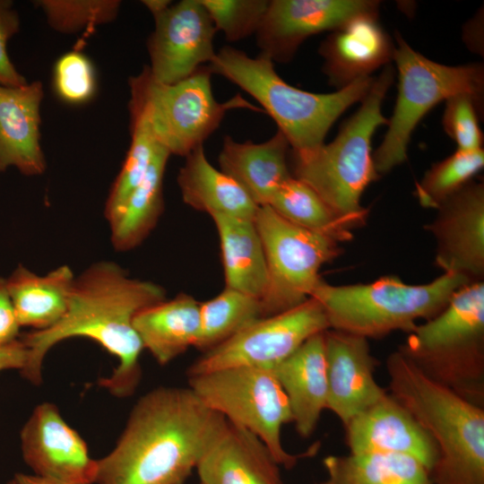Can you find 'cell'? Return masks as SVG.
Masks as SVG:
<instances>
[{
  "instance_id": "cell-30",
  "label": "cell",
  "mask_w": 484,
  "mask_h": 484,
  "mask_svg": "<svg viewBox=\"0 0 484 484\" xmlns=\"http://www.w3.org/2000/svg\"><path fill=\"white\" fill-rule=\"evenodd\" d=\"M270 206L286 220L338 243L352 238L350 230L320 196L303 181L290 177L271 198Z\"/></svg>"
},
{
  "instance_id": "cell-2",
  "label": "cell",
  "mask_w": 484,
  "mask_h": 484,
  "mask_svg": "<svg viewBox=\"0 0 484 484\" xmlns=\"http://www.w3.org/2000/svg\"><path fill=\"white\" fill-rule=\"evenodd\" d=\"M225 418L189 387L160 386L133 407L98 484H183Z\"/></svg>"
},
{
  "instance_id": "cell-14",
  "label": "cell",
  "mask_w": 484,
  "mask_h": 484,
  "mask_svg": "<svg viewBox=\"0 0 484 484\" xmlns=\"http://www.w3.org/2000/svg\"><path fill=\"white\" fill-rule=\"evenodd\" d=\"M379 5L375 0H269L256 44L273 63H288L309 37L331 32L358 15L379 13Z\"/></svg>"
},
{
  "instance_id": "cell-37",
  "label": "cell",
  "mask_w": 484,
  "mask_h": 484,
  "mask_svg": "<svg viewBox=\"0 0 484 484\" xmlns=\"http://www.w3.org/2000/svg\"><path fill=\"white\" fill-rule=\"evenodd\" d=\"M54 87L61 99L70 104L89 101L96 91V77L89 58L78 51L63 55L54 67Z\"/></svg>"
},
{
  "instance_id": "cell-43",
  "label": "cell",
  "mask_w": 484,
  "mask_h": 484,
  "mask_svg": "<svg viewBox=\"0 0 484 484\" xmlns=\"http://www.w3.org/2000/svg\"><path fill=\"white\" fill-rule=\"evenodd\" d=\"M13 2L8 0H0V10L7 7H12Z\"/></svg>"
},
{
  "instance_id": "cell-7",
  "label": "cell",
  "mask_w": 484,
  "mask_h": 484,
  "mask_svg": "<svg viewBox=\"0 0 484 484\" xmlns=\"http://www.w3.org/2000/svg\"><path fill=\"white\" fill-rule=\"evenodd\" d=\"M398 350L427 376L484 408V281L458 290Z\"/></svg>"
},
{
  "instance_id": "cell-10",
  "label": "cell",
  "mask_w": 484,
  "mask_h": 484,
  "mask_svg": "<svg viewBox=\"0 0 484 484\" xmlns=\"http://www.w3.org/2000/svg\"><path fill=\"white\" fill-rule=\"evenodd\" d=\"M188 386L210 409L257 436L281 466L290 469L302 454L282 445L281 428L292 422L287 396L272 369L238 367L188 376Z\"/></svg>"
},
{
  "instance_id": "cell-18",
  "label": "cell",
  "mask_w": 484,
  "mask_h": 484,
  "mask_svg": "<svg viewBox=\"0 0 484 484\" xmlns=\"http://www.w3.org/2000/svg\"><path fill=\"white\" fill-rule=\"evenodd\" d=\"M344 428L350 454H406L420 462L429 473L437 461L432 438L391 393H386Z\"/></svg>"
},
{
  "instance_id": "cell-22",
  "label": "cell",
  "mask_w": 484,
  "mask_h": 484,
  "mask_svg": "<svg viewBox=\"0 0 484 484\" xmlns=\"http://www.w3.org/2000/svg\"><path fill=\"white\" fill-rule=\"evenodd\" d=\"M272 370L287 396L297 432L310 436L327 406L324 332L308 338Z\"/></svg>"
},
{
  "instance_id": "cell-39",
  "label": "cell",
  "mask_w": 484,
  "mask_h": 484,
  "mask_svg": "<svg viewBox=\"0 0 484 484\" xmlns=\"http://www.w3.org/2000/svg\"><path fill=\"white\" fill-rule=\"evenodd\" d=\"M21 325L6 287V278L0 276V348L20 337Z\"/></svg>"
},
{
  "instance_id": "cell-21",
  "label": "cell",
  "mask_w": 484,
  "mask_h": 484,
  "mask_svg": "<svg viewBox=\"0 0 484 484\" xmlns=\"http://www.w3.org/2000/svg\"><path fill=\"white\" fill-rule=\"evenodd\" d=\"M42 99L39 81L21 87L0 85V173L10 167L27 177L46 170L39 131Z\"/></svg>"
},
{
  "instance_id": "cell-31",
  "label": "cell",
  "mask_w": 484,
  "mask_h": 484,
  "mask_svg": "<svg viewBox=\"0 0 484 484\" xmlns=\"http://www.w3.org/2000/svg\"><path fill=\"white\" fill-rule=\"evenodd\" d=\"M262 317L260 299L225 288L216 297L200 303L201 330L195 348L207 351Z\"/></svg>"
},
{
  "instance_id": "cell-5",
  "label": "cell",
  "mask_w": 484,
  "mask_h": 484,
  "mask_svg": "<svg viewBox=\"0 0 484 484\" xmlns=\"http://www.w3.org/2000/svg\"><path fill=\"white\" fill-rule=\"evenodd\" d=\"M207 67L212 74L226 78L258 101L294 153L310 152L323 145L337 118L363 99L374 81L370 76L331 93L309 92L282 80L267 56L252 57L229 46L220 49Z\"/></svg>"
},
{
  "instance_id": "cell-9",
  "label": "cell",
  "mask_w": 484,
  "mask_h": 484,
  "mask_svg": "<svg viewBox=\"0 0 484 484\" xmlns=\"http://www.w3.org/2000/svg\"><path fill=\"white\" fill-rule=\"evenodd\" d=\"M395 39L393 60L398 71V95L386 134L372 154L379 177L406 160L413 130L435 106L460 93L480 101L484 97L482 64H439L414 50L398 32Z\"/></svg>"
},
{
  "instance_id": "cell-38",
  "label": "cell",
  "mask_w": 484,
  "mask_h": 484,
  "mask_svg": "<svg viewBox=\"0 0 484 484\" xmlns=\"http://www.w3.org/2000/svg\"><path fill=\"white\" fill-rule=\"evenodd\" d=\"M20 18L12 7L0 10V85L6 87H21L28 83L26 78L20 73L8 56L6 45L8 40L18 33Z\"/></svg>"
},
{
  "instance_id": "cell-28",
  "label": "cell",
  "mask_w": 484,
  "mask_h": 484,
  "mask_svg": "<svg viewBox=\"0 0 484 484\" xmlns=\"http://www.w3.org/2000/svg\"><path fill=\"white\" fill-rule=\"evenodd\" d=\"M170 153L157 143L149 169L126 201L118 218L109 225L115 250L140 246L156 227L164 209L163 179Z\"/></svg>"
},
{
  "instance_id": "cell-23",
  "label": "cell",
  "mask_w": 484,
  "mask_h": 484,
  "mask_svg": "<svg viewBox=\"0 0 484 484\" xmlns=\"http://www.w3.org/2000/svg\"><path fill=\"white\" fill-rule=\"evenodd\" d=\"M290 147L279 130L260 143H238L226 135L218 159L220 169L235 180L258 206H264L292 177L288 164Z\"/></svg>"
},
{
  "instance_id": "cell-20",
  "label": "cell",
  "mask_w": 484,
  "mask_h": 484,
  "mask_svg": "<svg viewBox=\"0 0 484 484\" xmlns=\"http://www.w3.org/2000/svg\"><path fill=\"white\" fill-rule=\"evenodd\" d=\"M379 13L358 15L331 31L319 47L323 72L341 90L389 65L394 43L378 22Z\"/></svg>"
},
{
  "instance_id": "cell-15",
  "label": "cell",
  "mask_w": 484,
  "mask_h": 484,
  "mask_svg": "<svg viewBox=\"0 0 484 484\" xmlns=\"http://www.w3.org/2000/svg\"><path fill=\"white\" fill-rule=\"evenodd\" d=\"M21 442L23 460L34 475L54 484L96 483L97 460L54 403L45 402L33 410Z\"/></svg>"
},
{
  "instance_id": "cell-29",
  "label": "cell",
  "mask_w": 484,
  "mask_h": 484,
  "mask_svg": "<svg viewBox=\"0 0 484 484\" xmlns=\"http://www.w3.org/2000/svg\"><path fill=\"white\" fill-rule=\"evenodd\" d=\"M323 464L326 480L322 484H433L420 462L402 454L328 455Z\"/></svg>"
},
{
  "instance_id": "cell-13",
  "label": "cell",
  "mask_w": 484,
  "mask_h": 484,
  "mask_svg": "<svg viewBox=\"0 0 484 484\" xmlns=\"http://www.w3.org/2000/svg\"><path fill=\"white\" fill-rule=\"evenodd\" d=\"M154 30L147 39L149 70L163 83L180 82L215 57L217 30L201 0L171 4L153 17Z\"/></svg>"
},
{
  "instance_id": "cell-32",
  "label": "cell",
  "mask_w": 484,
  "mask_h": 484,
  "mask_svg": "<svg viewBox=\"0 0 484 484\" xmlns=\"http://www.w3.org/2000/svg\"><path fill=\"white\" fill-rule=\"evenodd\" d=\"M484 151H455L434 163L415 185V196L423 208L436 209L483 169Z\"/></svg>"
},
{
  "instance_id": "cell-16",
  "label": "cell",
  "mask_w": 484,
  "mask_h": 484,
  "mask_svg": "<svg viewBox=\"0 0 484 484\" xmlns=\"http://www.w3.org/2000/svg\"><path fill=\"white\" fill-rule=\"evenodd\" d=\"M427 229L436 267L471 282L484 279V183L471 180L438 208Z\"/></svg>"
},
{
  "instance_id": "cell-19",
  "label": "cell",
  "mask_w": 484,
  "mask_h": 484,
  "mask_svg": "<svg viewBox=\"0 0 484 484\" xmlns=\"http://www.w3.org/2000/svg\"><path fill=\"white\" fill-rule=\"evenodd\" d=\"M280 467L257 436L225 419L195 470L200 484H283Z\"/></svg>"
},
{
  "instance_id": "cell-40",
  "label": "cell",
  "mask_w": 484,
  "mask_h": 484,
  "mask_svg": "<svg viewBox=\"0 0 484 484\" xmlns=\"http://www.w3.org/2000/svg\"><path fill=\"white\" fill-rule=\"evenodd\" d=\"M27 359V349L20 337L0 348V371L23 368Z\"/></svg>"
},
{
  "instance_id": "cell-42",
  "label": "cell",
  "mask_w": 484,
  "mask_h": 484,
  "mask_svg": "<svg viewBox=\"0 0 484 484\" xmlns=\"http://www.w3.org/2000/svg\"><path fill=\"white\" fill-rule=\"evenodd\" d=\"M142 3L154 17L164 12L172 2L169 0H143Z\"/></svg>"
},
{
  "instance_id": "cell-12",
  "label": "cell",
  "mask_w": 484,
  "mask_h": 484,
  "mask_svg": "<svg viewBox=\"0 0 484 484\" xmlns=\"http://www.w3.org/2000/svg\"><path fill=\"white\" fill-rule=\"evenodd\" d=\"M324 311L314 298L290 310L264 316L203 352L188 367V376L247 367L273 369L311 336L329 329Z\"/></svg>"
},
{
  "instance_id": "cell-8",
  "label": "cell",
  "mask_w": 484,
  "mask_h": 484,
  "mask_svg": "<svg viewBox=\"0 0 484 484\" xmlns=\"http://www.w3.org/2000/svg\"><path fill=\"white\" fill-rule=\"evenodd\" d=\"M207 65L168 84L155 80L148 66L129 78L131 123L143 126L170 155L186 157L220 126L229 110L262 111L240 95L215 99Z\"/></svg>"
},
{
  "instance_id": "cell-6",
  "label": "cell",
  "mask_w": 484,
  "mask_h": 484,
  "mask_svg": "<svg viewBox=\"0 0 484 484\" xmlns=\"http://www.w3.org/2000/svg\"><path fill=\"white\" fill-rule=\"evenodd\" d=\"M469 283L465 277L447 272L419 285L389 275L349 285H332L321 279L310 297L323 307L329 329L368 340L395 331L410 333L418 321L438 315L454 293Z\"/></svg>"
},
{
  "instance_id": "cell-17",
  "label": "cell",
  "mask_w": 484,
  "mask_h": 484,
  "mask_svg": "<svg viewBox=\"0 0 484 484\" xmlns=\"http://www.w3.org/2000/svg\"><path fill=\"white\" fill-rule=\"evenodd\" d=\"M327 406L345 426L385 393L375 378L376 361L367 338L324 331Z\"/></svg>"
},
{
  "instance_id": "cell-27",
  "label": "cell",
  "mask_w": 484,
  "mask_h": 484,
  "mask_svg": "<svg viewBox=\"0 0 484 484\" xmlns=\"http://www.w3.org/2000/svg\"><path fill=\"white\" fill-rule=\"evenodd\" d=\"M74 278L66 264L45 275L19 264L6 278V287L21 327L41 331L55 325L66 311Z\"/></svg>"
},
{
  "instance_id": "cell-35",
  "label": "cell",
  "mask_w": 484,
  "mask_h": 484,
  "mask_svg": "<svg viewBox=\"0 0 484 484\" xmlns=\"http://www.w3.org/2000/svg\"><path fill=\"white\" fill-rule=\"evenodd\" d=\"M269 0H201L217 30L235 42L255 34Z\"/></svg>"
},
{
  "instance_id": "cell-25",
  "label": "cell",
  "mask_w": 484,
  "mask_h": 484,
  "mask_svg": "<svg viewBox=\"0 0 484 484\" xmlns=\"http://www.w3.org/2000/svg\"><path fill=\"white\" fill-rule=\"evenodd\" d=\"M185 158L177 182L186 205L210 216L254 220L259 206L235 180L210 163L203 145Z\"/></svg>"
},
{
  "instance_id": "cell-36",
  "label": "cell",
  "mask_w": 484,
  "mask_h": 484,
  "mask_svg": "<svg viewBox=\"0 0 484 484\" xmlns=\"http://www.w3.org/2000/svg\"><path fill=\"white\" fill-rule=\"evenodd\" d=\"M483 101L467 93L454 95L445 100L442 124L457 151L471 152L482 150L483 134L479 118Z\"/></svg>"
},
{
  "instance_id": "cell-1",
  "label": "cell",
  "mask_w": 484,
  "mask_h": 484,
  "mask_svg": "<svg viewBox=\"0 0 484 484\" xmlns=\"http://www.w3.org/2000/svg\"><path fill=\"white\" fill-rule=\"evenodd\" d=\"M166 299L160 285L131 278L112 261L91 264L75 276L64 316L53 326L20 335L27 359L20 371L30 383L41 384V367L49 350L66 339L84 337L116 357L118 365L99 385L117 397L132 395L142 377L140 356L144 350L134 327V315Z\"/></svg>"
},
{
  "instance_id": "cell-26",
  "label": "cell",
  "mask_w": 484,
  "mask_h": 484,
  "mask_svg": "<svg viewBox=\"0 0 484 484\" xmlns=\"http://www.w3.org/2000/svg\"><path fill=\"white\" fill-rule=\"evenodd\" d=\"M211 217L219 235L225 288L262 300L268 286V271L254 220L220 214Z\"/></svg>"
},
{
  "instance_id": "cell-33",
  "label": "cell",
  "mask_w": 484,
  "mask_h": 484,
  "mask_svg": "<svg viewBox=\"0 0 484 484\" xmlns=\"http://www.w3.org/2000/svg\"><path fill=\"white\" fill-rule=\"evenodd\" d=\"M131 143L104 206V216L111 225L120 215L134 190L143 180L157 143L141 125L130 124Z\"/></svg>"
},
{
  "instance_id": "cell-24",
  "label": "cell",
  "mask_w": 484,
  "mask_h": 484,
  "mask_svg": "<svg viewBox=\"0 0 484 484\" xmlns=\"http://www.w3.org/2000/svg\"><path fill=\"white\" fill-rule=\"evenodd\" d=\"M133 324L143 349L165 366L195 347L201 330L200 302L180 293L140 310Z\"/></svg>"
},
{
  "instance_id": "cell-34",
  "label": "cell",
  "mask_w": 484,
  "mask_h": 484,
  "mask_svg": "<svg viewBox=\"0 0 484 484\" xmlns=\"http://www.w3.org/2000/svg\"><path fill=\"white\" fill-rule=\"evenodd\" d=\"M47 22L61 33L91 32L98 25L114 21L119 12L118 0H39Z\"/></svg>"
},
{
  "instance_id": "cell-4",
  "label": "cell",
  "mask_w": 484,
  "mask_h": 484,
  "mask_svg": "<svg viewBox=\"0 0 484 484\" xmlns=\"http://www.w3.org/2000/svg\"><path fill=\"white\" fill-rule=\"evenodd\" d=\"M393 78V66L385 65L331 143L307 153L291 151V175L308 185L351 231L366 224L368 211L361 205V196L379 177L371 140L376 130L388 123L382 105Z\"/></svg>"
},
{
  "instance_id": "cell-11",
  "label": "cell",
  "mask_w": 484,
  "mask_h": 484,
  "mask_svg": "<svg viewBox=\"0 0 484 484\" xmlns=\"http://www.w3.org/2000/svg\"><path fill=\"white\" fill-rule=\"evenodd\" d=\"M254 222L264 249L268 286L261 300L264 316L282 313L310 298L321 267L337 258V241L286 220L270 206H259Z\"/></svg>"
},
{
  "instance_id": "cell-41",
  "label": "cell",
  "mask_w": 484,
  "mask_h": 484,
  "mask_svg": "<svg viewBox=\"0 0 484 484\" xmlns=\"http://www.w3.org/2000/svg\"><path fill=\"white\" fill-rule=\"evenodd\" d=\"M8 484H54L36 475L16 473Z\"/></svg>"
},
{
  "instance_id": "cell-3",
  "label": "cell",
  "mask_w": 484,
  "mask_h": 484,
  "mask_svg": "<svg viewBox=\"0 0 484 484\" xmlns=\"http://www.w3.org/2000/svg\"><path fill=\"white\" fill-rule=\"evenodd\" d=\"M390 393L436 445L433 484H484V409L423 374L398 350L386 359Z\"/></svg>"
}]
</instances>
